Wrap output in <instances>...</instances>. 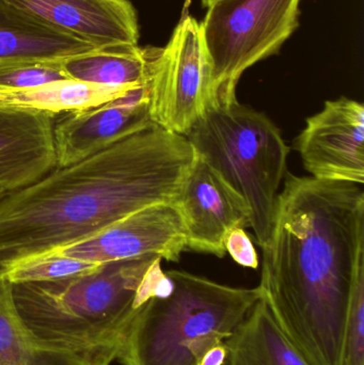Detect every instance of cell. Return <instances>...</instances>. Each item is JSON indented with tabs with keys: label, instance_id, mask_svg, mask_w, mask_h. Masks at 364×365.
<instances>
[{
	"label": "cell",
	"instance_id": "22",
	"mask_svg": "<svg viewBox=\"0 0 364 365\" xmlns=\"http://www.w3.org/2000/svg\"><path fill=\"white\" fill-rule=\"evenodd\" d=\"M226 251L239 265L251 269H258L259 257L254 242L245 229L236 227L227 236Z\"/></svg>",
	"mask_w": 364,
	"mask_h": 365
},
{
	"label": "cell",
	"instance_id": "4",
	"mask_svg": "<svg viewBox=\"0 0 364 365\" xmlns=\"http://www.w3.org/2000/svg\"><path fill=\"white\" fill-rule=\"evenodd\" d=\"M166 274L172 291L137 309L118 351L122 365H198L261 298L259 287H230L182 270Z\"/></svg>",
	"mask_w": 364,
	"mask_h": 365
},
{
	"label": "cell",
	"instance_id": "21",
	"mask_svg": "<svg viewBox=\"0 0 364 365\" xmlns=\"http://www.w3.org/2000/svg\"><path fill=\"white\" fill-rule=\"evenodd\" d=\"M342 365H364V255L358 259L353 279Z\"/></svg>",
	"mask_w": 364,
	"mask_h": 365
},
{
	"label": "cell",
	"instance_id": "24",
	"mask_svg": "<svg viewBox=\"0 0 364 365\" xmlns=\"http://www.w3.org/2000/svg\"><path fill=\"white\" fill-rule=\"evenodd\" d=\"M215 1H217V0H202V4L205 8H209V6H211V4H213Z\"/></svg>",
	"mask_w": 364,
	"mask_h": 365
},
{
	"label": "cell",
	"instance_id": "13",
	"mask_svg": "<svg viewBox=\"0 0 364 365\" xmlns=\"http://www.w3.org/2000/svg\"><path fill=\"white\" fill-rule=\"evenodd\" d=\"M53 119L0 103V190L14 192L55 168Z\"/></svg>",
	"mask_w": 364,
	"mask_h": 365
},
{
	"label": "cell",
	"instance_id": "7",
	"mask_svg": "<svg viewBox=\"0 0 364 365\" xmlns=\"http://www.w3.org/2000/svg\"><path fill=\"white\" fill-rule=\"evenodd\" d=\"M209 57L196 19L180 21L162 48H152L150 111L154 124L186 136L209 106Z\"/></svg>",
	"mask_w": 364,
	"mask_h": 365
},
{
	"label": "cell",
	"instance_id": "1",
	"mask_svg": "<svg viewBox=\"0 0 364 365\" xmlns=\"http://www.w3.org/2000/svg\"><path fill=\"white\" fill-rule=\"evenodd\" d=\"M263 250L259 289L309 365H342L357 263L364 255L363 185L286 173Z\"/></svg>",
	"mask_w": 364,
	"mask_h": 365
},
{
	"label": "cell",
	"instance_id": "18",
	"mask_svg": "<svg viewBox=\"0 0 364 365\" xmlns=\"http://www.w3.org/2000/svg\"><path fill=\"white\" fill-rule=\"evenodd\" d=\"M0 365H91L80 357L36 342L19 323L11 283L0 277Z\"/></svg>",
	"mask_w": 364,
	"mask_h": 365
},
{
	"label": "cell",
	"instance_id": "19",
	"mask_svg": "<svg viewBox=\"0 0 364 365\" xmlns=\"http://www.w3.org/2000/svg\"><path fill=\"white\" fill-rule=\"evenodd\" d=\"M98 266L53 250L21 259L0 272V277L11 284L55 282L89 274Z\"/></svg>",
	"mask_w": 364,
	"mask_h": 365
},
{
	"label": "cell",
	"instance_id": "15",
	"mask_svg": "<svg viewBox=\"0 0 364 365\" xmlns=\"http://www.w3.org/2000/svg\"><path fill=\"white\" fill-rule=\"evenodd\" d=\"M151 53L152 48H140L138 45L105 47L66 58L61 66L72 81L108 87H138L149 81Z\"/></svg>",
	"mask_w": 364,
	"mask_h": 365
},
{
	"label": "cell",
	"instance_id": "3",
	"mask_svg": "<svg viewBox=\"0 0 364 365\" xmlns=\"http://www.w3.org/2000/svg\"><path fill=\"white\" fill-rule=\"evenodd\" d=\"M160 259L142 255L66 280L11 284L13 309L40 344L91 365H110L137 311L139 285Z\"/></svg>",
	"mask_w": 364,
	"mask_h": 365
},
{
	"label": "cell",
	"instance_id": "20",
	"mask_svg": "<svg viewBox=\"0 0 364 365\" xmlns=\"http://www.w3.org/2000/svg\"><path fill=\"white\" fill-rule=\"evenodd\" d=\"M63 59L13 58L0 60V89L21 90L68 79L62 70Z\"/></svg>",
	"mask_w": 364,
	"mask_h": 365
},
{
	"label": "cell",
	"instance_id": "6",
	"mask_svg": "<svg viewBox=\"0 0 364 365\" xmlns=\"http://www.w3.org/2000/svg\"><path fill=\"white\" fill-rule=\"evenodd\" d=\"M301 0H217L201 23L209 71V106L237 102L241 75L281 48L298 26Z\"/></svg>",
	"mask_w": 364,
	"mask_h": 365
},
{
	"label": "cell",
	"instance_id": "9",
	"mask_svg": "<svg viewBox=\"0 0 364 365\" xmlns=\"http://www.w3.org/2000/svg\"><path fill=\"white\" fill-rule=\"evenodd\" d=\"M296 150L312 178L364 184V106L352 98L327 101L308 118Z\"/></svg>",
	"mask_w": 364,
	"mask_h": 365
},
{
	"label": "cell",
	"instance_id": "2",
	"mask_svg": "<svg viewBox=\"0 0 364 365\" xmlns=\"http://www.w3.org/2000/svg\"><path fill=\"white\" fill-rule=\"evenodd\" d=\"M196 158L185 136L153 125L9 193L0 200V272L141 208L175 203Z\"/></svg>",
	"mask_w": 364,
	"mask_h": 365
},
{
	"label": "cell",
	"instance_id": "5",
	"mask_svg": "<svg viewBox=\"0 0 364 365\" xmlns=\"http://www.w3.org/2000/svg\"><path fill=\"white\" fill-rule=\"evenodd\" d=\"M196 153L247 203L256 242L271 233L279 188L288 173L290 148L269 117L239 102L211 107L186 135Z\"/></svg>",
	"mask_w": 364,
	"mask_h": 365
},
{
	"label": "cell",
	"instance_id": "8",
	"mask_svg": "<svg viewBox=\"0 0 364 365\" xmlns=\"http://www.w3.org/2000/svg\"><path fill=\"white\" fill-rule=\"evenodd\" d=\"M185 249L186 232L175 203H158L141 208L94 235L55 251L102 265L147 255L177 262Z\"/></svg>",
	"mask_w": 364,
	"mask_h": 365
},
{
	"label": "cell",
	"instance_id": "25",
	"mask_svg": "<svg viewBox=\"0 0 364 365\" xmlns=\"http://www.w3.org/2000/svg\"><path fill=\"white\" fill-rule=\"evenodd\" d=\"M6 195H9V192H6V191L0 190V200L4 199Z\"/></svg>",
	"mask_w": 364,
	"mask_h": 365
},
{
	"label": "cell",
	"instance_id": "23",
	"mask_svg": "<svg viewBox=\"0 0 364 365\" xmlns=\"http://www.w3.org/2000/svg\"><path fill=\"white\" fill-rule=\"evenodd\" d=\"M227 357H228V351H227L226 345L224 342L219 343L203 355L198 365H224Z\"/></svg>",
	"mask_w": 364,
	"mask_h": 365
},
{
	"label": "cell",
	"instance_id": "10",
	"mask_svg": "<svg viewBox=\"0 0 364 365\" xmlns=\"http://www.w3.org/2000/svg\"><path fill=\"white\" fill-rule=\"evenodd\" d=\"M175 205L185 229L187 249L197 252L224 257L228 234L250 225L244 197L198 154Z\"/></svg>",
	"mask_w": 364,
	"mask_h": 365
},
{
	"label": "cell",
	"instance_id": "17",
	"mask_svg": "<svg viewBox=\"0 0 364 365\" xmlns=\"http://www.w3.org/2000/svg\"><path fill=\"white\" fill-rule=\"evenodd\" d=\"M132 88L136 87H108L66 79L29 89H0V103L56 117L62 113L95 108L120 98Z\"/></svg>",
	"mask_w": 364,
	"mask_h": 365
},
{
	"label": "cell",
	"instance_id": "11",
	"mask_svg": "<svg viewBox=\"0 0 364 365\" xmlns=\"http://www.w3.org/2000/svg\"><path fill=\"white\" fill-rule=\"evenodd\" d=\"M153 125L149 81L95 108L56 115V167L80 162Z\"/></svg>",
	"mask_w": 364,
	"mask_h": 365
},
{
	"label": "cell",
	"instance_id": "14",
	"mask_svg": "<svg viewBox=\"0 0 364 365\" xmlns=\"http://www.w3.org/2000/svg\"><path fill=\"white\" fill-rule=\"evenodd\" d=\"M224 365H309L282 331L261 297L224 340Z\"/></svg>",
	"mask_w": 364,
	"mask_h": 365
},
{
	"label": "cell",
	"instance_id": "16",
	"mask_svg": "<svg viewBox=\"0 0 364 365\" xmlns=\"http://www.w3.org/2000/svg\"><path fill=\"white\" fill-rule=\"evenodd\" d=\"M98 47L26 19L0 2V60L66 59Z\"/></svg>",
	"mask_w": 364,
	"mask_h": 365
},
{
	"label": "cell",
	"instance_id": "12",
	"mask_svg": "<svg viewBox=\"0 0 364 365\" xmlns=\"http://www.w3.org/2000/svg\"><path fill=\"white\" fill-rule=\"evenodd\" d=\"M43 27L98 48L138 45L136 10L130 0H0Z\"/></svg>",
	"mask_w": 364,
	"mask_h": 365
}]
</instances>
